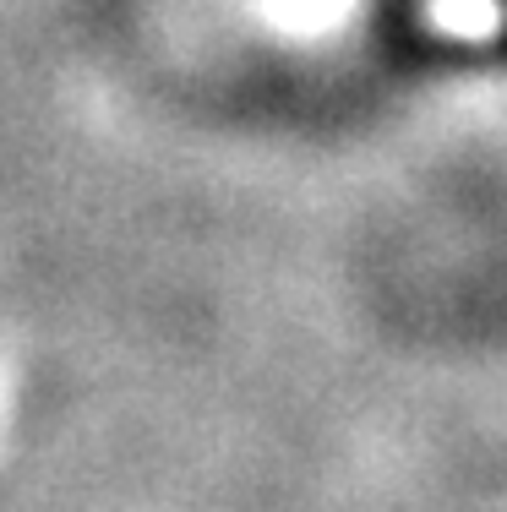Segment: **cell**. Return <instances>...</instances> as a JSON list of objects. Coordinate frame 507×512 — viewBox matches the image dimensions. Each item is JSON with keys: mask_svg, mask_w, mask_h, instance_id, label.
<instances>
[{"mask_svg": "<svg viewBox=\"0 0 507 512\" xmlns=\"http://www.w3.org/2000/svg\"><path fill=\"white\" fill-rule=\"evenodd\" d=\"M502 55H507V39H502Z\"/></svg>", "mask_w": 507, "mask_h": 512, "instance_id": "cell-1", "label": "cell"}]
</instances>
